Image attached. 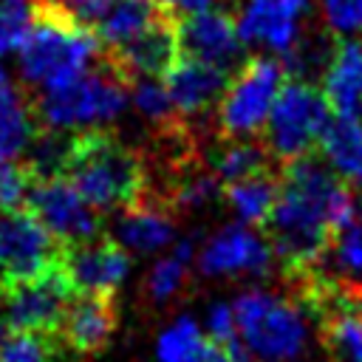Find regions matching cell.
I'll return each instance as SVG.
<instances>
[{
  "label": "cell",
  "mask_w": 362,
  "mask_h": 362,
  "mask_svg": "<svg viewBox=\"0 0 362 362\" xmlns=\"http://www.w3.org/2000/svg\"><path fill=\"white\" fill-rule=\"evenodd\" d=\"M274 263L269 240L246 223H229L218 229L198 255L201 274H269Z\"/></svg>",
  "instance_id": "cell-13"
},
{
  "label": "cell",
  "mask_w": 362,
  "mask_h": 362,
  "mask_svg": "<svg viewBox=\"0 0 362 362\" xmlns=\"http://www.w3.org/2000/svg\"><path fill=\"white\" fill-rule=\"evenodd\" d=\"M189 260H192V240L187 238V240H178L167 257L153 263V269L147 274V294L156 303L170 300L184 286V277L189 272Z\"/></svg>",
  "instance_id": "cell-26"
},
{
  "label": "cell",
  "mask_w": 362,
  "mask_h": 362,
  "mask_svg": "<svg viewBox=\"0 0 362 362\" xmlns=\"http://www.w3.org/2000/svg\"><path fill=\"white\" fill-rule=\"evenodd\" d=\"M8 337H11V325H8V320H6V311H3V305H0V345H3Z\"/></svg>",
  "instance_id": "cell-36"
},
{
  "label": "cell",
  "mask_w": 362,
  "mask_h": 362,
  "mask_svg": "<svg viewBox=\"0 0 362 362\" xmlns=\"http://www.w3.org/2000/svg\"><path fill=\"white\" fill-rule=\"evenodd\" d=\"M328 124L331 105L322 88L308 79L286 76L257 139L263 141L269 156L283 167L300 156L314 153Z\"/></svg>",
  "instance_id": "cell-6"
},
{
  "label": "cell",
  "mask_w": 362,
  "mask_h": 362,
  "mask_svg": "<svg viewBox=\"0 0 362 362\" xmlns=\"http://www.w3.org/2000/svg\"><path fill=\"white\" fill-rule=\"evenodd\" d=\"M280 192V170L257 173L232 184H223V201L246 226H263Z\"/></svg>",
  "instance_id": "cell-23"
},
{
  "label": "cell",
  "mask_w": 362,
  "mask_h": 362,
  "mask_svg": "<svg viewBox=\"0 0 362 362\" xmlns=\"http://www.w3.org/2000/svg\"><path fill=\"white\" fill-rule=\"evenodd\" d=\"M130 102H133V107L150 122L153 133H156V130H170V127H178V124L187 122V119L175 110L173 96H170L167 85L158 82V76H139V79H130Z\"/></svg>",
  "instance_id": "cell-25"
},
{
  "label": "cell",
  "mask_w": 362,
  "mask_h": 362,
  "mask_svg": "<svg viewBox=\"0 0 362 362\" xmlns=\"http://www.w3.org/2000/svg\"><path fill=\"white\" fill-rule=\"evenodd\" d=\"M175 235V221L173 212L158 204V201H139L136 206H127L119 212V221L113 226V238L127 249V252H156L167 243H173Z\"/></svg>",
  "instance_id": "cell-19"
},
{
  "label": "cell",
  "mask_w": 362,
  "mask_h": 362,
  "mask_svg": "<svg viewBox=\"0 0 362 362\" xmlns=\"http://www.w3.org/2000/svg\"><path fill=\"white\" fill-rule=\"evenodd\" d=\"M37 17L40 0H0V59L20 54Z\"/></svg>",
  "instance_id": "cell-27"
},
{
  "label": "cell",
  "mask_w": 362,
  "mask_h": 362,
  "mask_svg": "<svg viewBox=\"0 0 362 362\" xmlns=\"http://www.w3.org/2000/svg\"><path fill=\"white\" fill-rule=\"evenodd\" d=\"M65 243L57 240L31 209H0V272L17 283L59 263Z\"/></svg>",
  "instance_id": "cell-9"
},
{
  "label": "cell",
  "mask_w": 362,
  "mask_h": 362,
  "mask_svg": "<svg viewBox=\"0 0 362 362\" xmlns=\"http://www.w3.org/2000/svg\"><path fill=\"white\" fill-rule=\"evenodd\" d=\"M161 17H167V11L158 6V0H110L105 14L96 20L93 31L102 48L113 51L144 34Z\"/></svg>",
  "instance_id": "cell-21"
},
{
  "label": "cell",
  "mask_w": 362,
  "mask_h": 362,
  "mask_svg": "<svg viewBox=\"0 0 362 362\" xmlns=\"http://www.w3.org/2000/svg\"><path fill=\"white\" fill-rule=\"evenodd\" d=\"M322 14L334 34L362 31V0H322Z\"/></svg>",
  "instance_id": "cell-31"
},
{
  "label": "cell",
  "mask_w": 362,
  "mask_h": 362,
  "mask_svg": "<svg viewBox=\"0 0 362 362\" xmlns=\"http://www.w3.org/2000/svg\"><path fill=\"white\" fill-rule=\"evenodd\" d=\"M8 286H11V280H8V277L0 272V300H3V294H6V288H8Z\"/></svg>",
  "instance_id": "cell-37"
},
{
  "label": "cell",
  "mask_w": 362,
  "mask_h": 362,
  "mask_svg": "<svg viewBox=\"0 0 362 362\" xmlns=\"http://www.w3.org/2000/svg\"><path fill=\"white\" fill-rule=\"evenodd\" d=\"M65 178L99 212L136 206L150 187L144 150L124 144L110 127L76 133Z\"/></svg>",
  "instance_id": "cell-2"
},
{
  "label": "cell",
  "mask_w": 362,
  "mask_h": 362,
  "mask_svg": "<svg viewBox=\"0 0 362 362\" xmlns=\"http://www.w3.org/2000/svg\"><path fill=\"white\" fill-rule=\"evenodd\" d=\"M317 269L334 277L351 294L362 297V221H354L348 229L337 232L331 249Z\"/></svg>",
  "instance_id": "cell-24"
},
{
  "label": "cell",
  "mask_w": 362,
  "mask_h": 362,
  "mask_svg": "<svg viewBox=\"0 0 362 362\" xmlns=\"http://www.w3.org/2000/svg\"><path fill=\"white\" fill-rule=\"evenodd\" d=\"M37 127L40 122L34 105L28 102L23 88L6 71H0V158H23Z\"/></svg>",
  "instance_id": "cell-20"
},
{
  "label": "cell",
  "mask_w": 362,
  "mask_h": 362,
  "mask_svg": "<svg viewBox=\"0 0 362 362\" xmlns=\"http://www.w3.org/2000/svg\"><path fill=\"white\" fill-rule=\"evenodd\" d=\"M71 359L57 337L11 331V337L0 345V362H62Z\"/></svg>",
  "instance_id": "cell-28"
},
{
  "label": "cell",
  "mask_w": 362,
  "mask_h": 362,
  "mask_svg": "<svg viewBox=\"0 0 362 362\" xmlns=\"http://www.w3.org/2000/svg\"><path fill=\"white\" fill-rule=\"evenodd\" d=\"M195 362H232V356H229V351H226L221 342H215V339L206 334V342H204V348H201V354H198Z\"/></svg>",
  "instance_id": "cell-35"
},
{
  "label": "cell",
  "mask_w": 362,
  "mask_h": 362,
  "mask_svg": "<svg viewBox=\"0 0 362 362\" xmlns=\"http://www.w3.org/2000/svg\"><path fill=\"white\" fill-rule=\"evenodd\" d=\"M204 342H206V334H201L198 322L189 317H181L170 328H164V334L158 337V362H195Z\"/></svg>",
  "instance_id": "cell-29"
},
{
  "label": "cell",
  "mask_w": 362,
  "mask_h": 362,
  "mask_svg": "<svg viewBox=\"0 0 362 362\" xmlns=\"http://www.w3.org/2000/svg\"><path fill=\"white\" fill-rule=\"evenodd\" d=\"M206 334H209L215 342H221V345H226L229 339H235V337H238L235 308L226 305V303L212 305V308H209V317H206Z\"/></svg>",
  "instance_id": "cell-33"
},
{
  "label": "cell",
  "mask_w": 362,
  "mask_h": 362,
  "mask_svg": "<svg viewBox=\"0 0 362 362\" xmlns=\"http://www.w3.org/2000/svg\"><path fill=\"white\" fill-rule=\"evenodd\" d=\"M356 122H362V105H359V113H356Z\"/></svg>",
  "instance_id": "cell-38"
},
{
  "label": "cell",
  "mask_w": 362,
  "mask_h": 362,
  "mask_svg": "<svg viewBox=\"0 0 362 362\" xmlns=\"http://www.w3.org/2000/svg\"><path fill=\"white\" fill-rule=\"evenodd\" d=\"M175 31H178V51L184 57L218 65L229 74H235L243 62V40L238 34L235 14L226 8H201L184 17H175Z\"/></svg>",
  "instance_id": "cell-11"
},
{
  "label": "cell",
  "mask_w": 362,
  "mask_h": 362,
  "mask_svg": "<svg viewBox=\"0 0 362 362\" xmlns=\"http://www.w3.org/2000/svg\"><path fill=\"white\" fill-rule=\"evenodd\" d=\"M59 263L79 294H116L130 272V252L113 235H96L65 246Z\"/></svg>",
  "instance_id": "cell-12"
},
{
  "label": "cell",
  "mask_w": 362,
  "mask_h": 362,
  "mask_svg": "<svg viewBox=\"0 0 362 362\" xmlns=\"http://www.w3.org/2000/svg\"><path fill=\"white\" fill-rule=\"evenodd\" d=\"M116 322V294H76L57 339L62 342L71 359H90L110 345Z\"/></svg>",
  "instance_id": "cell-14"
},
{
  "label": "cell",
  "mask_w": 362,
  "mask_h": 362,
  "mask_svg": "<svg viewBox=\"0 0 362 362\" xmlns=\"http://www.w3.org/2000/svg\"><path fill=\"white\" fill-rule=\"evenodd\" d=\"M209 3H212V0H158V6H161L170 17H184V14L209 8Z\"/></svg>",
  "instance_id": "cell-34"
},
{
  "label": "cell",
  "mask_w": 362,
  "mask_h": 362,
  "mask_svg": "<svg viewBox=\"0 0 362 362\" xmlns=\"http://www.w3.org/2000/svg\"><path fill=\"white\" fill-rule=\"evenodd\" d=\"M110 0H40V8H48L54 14H62L74 23H82L88 28L96 25V20L105 14Z\"/></svg>",
  "instance_id": "cell-32"
},
{
  "label": "cell",
  "mask_w": 362,
  "mask_h": 362,
  "mask_svg": "<svg viewBox=\"0 0 362 362\" xmlns=\"http://www.w3.org/2000/svg\"><path fill=\"white\" fill-rule=\"evenodd\" d=\"M320 156L348 187H362V122L331 119L320 139Z\"/></svg>",
  "instance_id": "cell-22"
},
{
  "label": "cell",
  "mask_w": 362,
  "mask_h": 362,
  "mask_svg": "<svg viewBox=\"0 0 362 362\" xmlns=\"http://www.w3.org/2000/svg\"><path fill=\"white\" fill-rule=\"evenodd\" d=\"M354 297H356V294H354ZM359 300H362V297H359Z\"/></svg>",
  "instance_id": "cell-39"
},
{
  "label": "cell",
  "mask_w": 362,
  "mask_h": 362,
  "mask_svg": "<svg viewBox=\"0 0 362 362\" xmlns=\"http://www.w3.org/2000/svg\"><path fill=\"white\" fill-rule=\"evenodd\" d=\"M102 59V42L93 28L62 14L40 8V17L17 54L20 82L31 93L62 88Z\"/></svg>",
  "instance_id": "cell-3"
},
{
  "label": "cell",
  "mask_w": 362,
  "mask_h": 362,
  "mask_svg": "<svg viewBox=\"0 0 362 362\" xmlns=\"http://www.w3.org/2000/svg\"><path fill=\"white\" fill-rule=\"evenodd\" d=\"M76 294L79 291L71 283L62 263H54L51 269H45L42 274H37L31 280L11 283L6 288L0 305L6 311L11 331L57 337Z\"/></svg>",
  "instance_id": "cell-8"
},
{
  "label": "cell",
  "mask_w": 362,
  "mask_h": 362,
  "mask_svg": "<svg viewBox=\"0 0 362 362\" xmlns=\"http://www.w3.org/2000/svg\"><path fill=\"white\" fill-rule=\"evenodd\" d=\"M31 175L20 161L0 158V209H17L25 206L28 189H31Z\"/></svg>",
  "instance_id": "cell-30"
},
{
  "label": "cell",
  "mask_w": 362,
  "mask_h": 362,
  "mask_svg": "<svg viewBox=\"0 0 362 362\" xmlns=\"http://www.w3.org/2000/svg\"><path fill=\"white\" fill-rule=\"evenodd\" d=\"M25 209L65 246L102 235V212L93 209L68 178L31 181Z\"/></svg>",
  "instance_id": "cell-10"
},
{
  "label": "cell",
  "mask_w": 362,
  "mask_h": 362,
  "mask_svg": "<svg viewBox=\"0 0 362 362\" xmlns=\"http://www.w3.org/2000/svg\"><path fill=\"white\" fill-rule=\"evenodd\" d=\"M322 93L334 116L356 119L362 105V40H345L337 34L331 62L322 74Z\"/></svg>",
  "instance_id": "cell-18"
},
{
  "label": "cell",
  "mask_w": 362,
  "mask_h": 362,
  "mask_svg": "<svg viewBox=\"0 0 362 362\" xmlns=\"http://www.w3.org/2000/svg\"><path fill=\"white\" fill-rule=\"evenodd\" d=\"M305 14L308 0H246L238 8L235 23L246 45H266L283 57L300 40V23Z\"/></svg>",
  "instance_id": "cell-15"
},
{
  "label": "cell",
  "mask_w": 362,
  "mask_h": 362,
  "mask_svg": "<svg viewBox=\"0 0 362 362\" xmlns=\"http://www.w3.org/2000/svg\"><path fill=\"white\" fill-rule=\"evenodd\" d=\"M286 82V68L274 57H246L232 74L218 107L215 133L223 139H255L260 136L269 110Z\"/></svg>",
  "instance_id": "cell-7"
},
{
  "label": "cell",
  "mask_w": 362,
  "mask_h": 362,
  "mask_svg": "<svg viewBox=\"0 0 362 362\" xmlns=\"http://www.w3.org/2000/svg\"><path fill=\"white\" fill-rule=\"evenodd\" d=\"M105 57L127 82L139 79V76H164L181 57L175 17H170V14L161 17L156 25H150L144 34H139L127 45L105 51Z\"/></svg>",
  "instance_id": "cell-17"
},
{
  "label": "cell",
  "mask_w": 362,
  "mask_h": 362,
  "mask_svg": "<svg viewBox=\"0 0 362 362\" xmlns=\"http://www.w3.org/2000/svg\"><path fill=\"white\" fill-rule=\"evenodd\" d=\"M356 221L351 187L317 153L280 167V192L263 223L266 240L286 277L320 266L337 232Z\"/></svg>",
  "instance_id": "cell-1"
},
{
  "label": "cell",
  "mask_w": 362,
  "mask_h": 362,
  "mask_svg": "<svg viewBox=\"0 0 362 362\" xmlns=\"http://www.w3.org/2000/svg\"><path fill=\"white\" fill-rule=\"evenodd\" d=\"M229 79H232L229 71L201 62V59H192V57H184V54L164 74V85L173 96L175 110L192 124H195V119H201L204 113L218 107Z\"/></svg>",
  "instance_id": "cell-16"
},
{
  "label": "cell",
  "mask_w": 362,
  "mask_h": 362,
  "mask_svg": "<svg viewBox=\"0 0 362 362\" xmlns=\"http://www.w3.org/2000/svg\"><path fill=\"white\" fill-rule=\"evenodd\" d=\"M31 105L42 127L71 130V133L99 130V127H110L127 110L130 82L102 54V59L74 82L34 93Z\"/></svg>",
  "instance_id": "cell-4"
},
{
  "label": "cell",
  "mask_w": 362,
  "mask_h": 362,
  "mask_svg": "<svg viewBox=\"0 0 362 362\" xmlns=\"http://www.w3.org/2000/svg\"><path fill=\"white\" fill-rule=\"evenodd\" d=\"M238 337L257 362H300L314 345L317 325L294 300L252 288L232 303Z\"/></svg>",
  "instance_id": "cell-5"
}]
</instances>
